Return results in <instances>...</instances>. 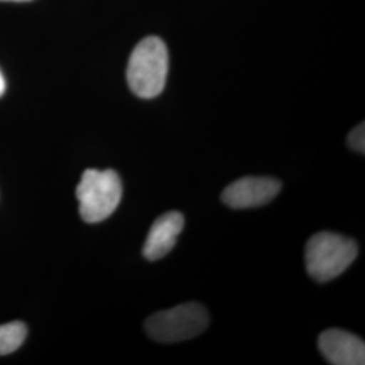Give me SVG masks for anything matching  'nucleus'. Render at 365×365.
Segmentation results:
<instances>
[{
	"label": "nucleus",
	"instance_id": "nucleus-1",
	"mask_svg": "<svg viewBox=\"0 0 365 365\" xmlns=\"http://www.w3.org/2000/svg\"><path fill=\"white\" fill-rule=\"evenodd\" d=\"M170 66L165 42L158 37H146L131 52L126 78L134 95L153 99L164 91Z\"/></svg>",
	"mask_w": 365,
	"mask_h": 365
},
{
	"label": "nucleus",
	"instance_id": "nucleus-2",
	"mask_svg": "<svg viewBox=\"0 0 365 365\" xmlns=\"http://www.w3.org/2000/svg\"><path fill=\"white\" fill-rule=\"evenodd\" d=\"M357 255L359 247L352 238L321 232L309 240L304 249L306 269L315 282H330L344 274Z\"/></svg>",
	"mask_w": 365,
	"mask_h": 365
},
{
	"label": "nucleus",
	"instance_id": "nucleus-3",
	"mask_svg": "<svg viewBox=\"0 0 365 365\" xmlns=\"http://www.w3.org/2000/svg\"><path fill=\"white\" fill-rule=\"evenodd\" d=\"M78 211L88 223L107 220L122 199V182L113 170H87L76 188Z\"/></svg>",
	"mask_w": 365,
	"mask_h": 365
},
{
	"label": "nucleus",
	"instance_id": "nucleus-4",
	"mask_svg": "<svg viewBox=\"0 0 365 365\" xmlns=\"http://www.w3.org/2000/svg\"><path fill=\"white\" fill-rule=\"evenodd\" d=\"M209 324V313L205 306L191 302L150 315L145 322V330L157 342L175 344L195 339Z\"/></svg>",
	"mask_w": 365,
	"mask_h": 365
},
{
	"label": "nucleus",
	"instance_id": "nucleus-5",
	"mask_svg": "<svg viewBox=\"0 0 365 365\" xmlns=\"http://www.w3.org/2000/svg\"><path fill=\"white\" fill-rule=\"evenodd\" d=\"M282 190V182L274 178L247 176L229 184L222 192V202L232 209L260 207L274 200Z\"/></svg>",
	"mask_w": 365,
	"mask_h": 365
},
{
	"label": "nucleus",
	"instance_id": "nucleus-6",
	"mask_svg": "<svg viewBox=\"0 0 365 365\" xmlns=\"http://www.w3.org/2000/svg\"><path fill=\"white\" fill-rule=\"evenodd\" d=\"M318 348L330 364H365L364 341L346 330L327 329L318 339Z\"/></svg>",
	"mask_w": 365,
	"mask_h": 365
},
{
	"label": "nucleus",
	"instance_id": "nucleus-7",
	"mask_svg": "<svg viewBox=\"0 0 365 365\" xmlns=\"http://www.w3.org/2000/svg\"><path fill=\"white\" fill-rule=\"evenodd\" d=\"M184 227V217L178 211H170L158 217L153 222L146 241L143 255L149 261H157L165 257L178 242V237Z\"/></svg>",
	"mask_w": 365,
	"mask_h": 365
},
{
	"label": "nucleus",
	"instance_id": "nucleus-8",
	"mask_svg": "<svg viewBox=\"0 0 365 365\" xmlns=\"http://www.w3.org/2000/svg\"><path fill=\"white\" fill-rule=\"evenodd\" d=\"M26 336V325L19 321L0 325V356L15 352L25 342Z\"/></svg>",
	"mask_w": 365,
	"mask_h": 365
},
{
	"label": "nucleus",
	"instance_id": "nucleus-9",
	"mask_svg": "<svg viewBox=\"0 0 365 365\" xmlns=\"http://www.w3.org/2000/svg\"><path fill=\"white\" fill-rule=\"evenodd\" d=\"M348 145L353 150L364 155L365 153V126L364 123L357 125L348 135Z\"/></svg>",
	"mask_w": 365,
	"mask_h": 365
},
{
	"label": "nucleus",
	"instance_id": "nucleus-10",
	"mask_svg": "<svg viewBox=\"0 0 365 365\" xmlns=\"http://www.w3.org/2000/svg\"><path fill=\"white\" fill-rule=\"evenodd\" d=\"M4 91H6V81H4V78L0 72V96L4 93Z\"/></svg>",
	"mask_w": 365,
	"mask_h": 365
},
{
	"label": "nucleus",
	"instance_id": "nucleus-11",
	"mask_svg": "<svg viewBox=\"0 0 365 365\" xmlns=\"http://www.w3.org/2000/svg\"><path fill=\"white\" fill-rule=\"evenodd\" d=\"M0 1H30V0H0Z\"/></svg>",
	"mask_w": 365,
	"mask_h": 365
}]
</instances>
